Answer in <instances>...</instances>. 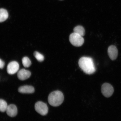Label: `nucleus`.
<instances>
[{
    "instance_id": "f257e3e1",
    "label": "nucleus",
    "mask_w": 121,
    "mask_h": 121,
    "mask_svg": "<svg viewBox=\"0 0 121 121\" xmlns=\"http://www.w3.org/2000/svg\"><path fill=\"white\" fill-rule=\"evenodd\" d=\"M78 64L83 71L87 74H92L96 71L93 60L90 57H82L79 60Z\"/></svg>"
},
{
    "instance_id": "f03ea898",
    "label": "nucleus",
    "mask_w": 121,
    "mask_h": 121,
    "mask_svg": "<svg viewBox=\"0 0 121 121\" xmlns=\"http://www.w3.org/2000/svg\"><path fill=\"white\" fill-rule=\"evenodd\" d=\"M64 99V95L62 92L56 91L50 94L48 100L50 105L53 107H57L62 103Z\"/></svg>"
},
{
    "instance_id": "7ed1b4c3",
    "label": "nucleus",
    "mask_w": 121,
    "mask_h": 121,
    "mask_svg": "<svg viewBox=\"0 0 121 121\" xmlns=\"http://www.w3.org/2000/svg\"><path fill=\"white\" fill-rule=\"evenodd\" d=\"M69 40L71 43L76 47L81 46L84 42V39L82 36L74 32L70 34Z\"/></svg>"
},
{
    "instance_id": "20e7f679",
    "label": "nucleus",
    "mask_w": 121,
    "mask_h": 121,
    "mask_svg": "<svg viewBox=\"0 0 121 121\" xmlns=\"http://www.w3.org/2000/svg\"><path fill=\"white\" fill-rule=\"evenodd\" d=\"M35 107L36 111L42 116L46 115L48 113L47 105L43 102L41 101L37 102L35 105Z\"/></svg>"
},
{
    "instance_id": "39448f33",
    "label": "nucleus",
    "mask_w": 121,
    "mask_h": 121,
    "mask_svg": "<svg viewBox=\"0 0 121 121\" xmlns=\"http://www.w3.org/2000/svg\"><path fill=\"white\" fill-rule=\"evenodd\" d=\"M101 91L104 96L109 98L112 95L114 89L111 84L105 83L103 84L101 87Z\"/></svg>"
},
{
    "instance_id": "423d86ee",
    "label": "nucleus",
    "mask_w": 121,
    "mask_h": 121,
    "mask_svg": "<svg viewBox=\"0 0 121 121\" xmlns=\"http://www.w3.org/2000/svg\"><path fill=\"white\" fill-rule=\"evenodd\" d=\"M19 69V65L17 62L12 61L8 65L7 72L9 74H14L18 72Z\"/></svg>"
},
{
    "instance_id": "0eeeda50",
    "label": "nucleus",
    "mask_w": 121,
    "mask_h": 121,
    "mask_svg": "<svg viewBox=\"0 0 121 121\" xmlns=\"http://www.w3.org/2000/svg\"><path fill=\"white\" fill-rule=\"evenodd\" d=\"M108 53L109 56L112 60H116L118 55V51L117 48L114 45H111L108 49Z\"/></svg>"
},
{
    "instance_id": "6e6552de",
    "label": "nucleus",
    "mask_w": 121,
    "mask_h": 121,
    "mask_svg": "<svg viewBox=\"0 0 121 121\" xmlns=\"http://www.w3.org/2000/svg\"><path fill=\"white\" fill-rule=\"evenodd\" d=\"M31 75V73L30 71L23 69L18 72L17 76L19 80L24 81L30 78Z\"/></svg>"
},
{
    "instance_id": "1a4fd4ad",
    "label": "nucleus",
    "mask_w": 121,
    "mask_h": 121,
    "mask_svg": "<svg viewBox=\"0 0 121 121\" xmlns=\"http://www.w3.org/2000/svg\"><path fill=\"white\" fill-rule=\"evenodd\" d=\"M6 112L8 115L10 117H14L17 114V107L15 105L11 104L8 105Z\"/></svg>"
},
{
    "instance_id": "9d476101",
    "label": "nucleus",
    "mask_w": 121,
    "mask_h": 121,
    "mask_svg": "<svg viewBox=\"0 0 121 121\" xmlns=\"http://www.w3.org/2000/svg\"><path fill=\"white\" fill-rule=\"evenodd\" d=\"M18 91L22 93H34L35 89L32 86H25L20 87Z\"/></svg>"
},
{
    "instance_id": "9b49d317",
    "label": "nucleus",
    "mask_w": 121,
    "mask_h": 121,
    "mask_svg": "<svg viewBox=\"0 0 121 121\" xmlns=\"http://www.w3.org/2000/svg\"><path fill=\"white\" fill-rule=\"evenodd\" d=\"M8 17V12L6 10L4 9H0V22L6 20Z\"/></svg>"
},
{
    "instance_id": "f8f14e48",
    "label": "nucleus",
    "mask_w": 121,
    "mask_h": 121,
    "mask_svg": "<svg viewBox=\"0 0 121 121\" xmlns=\"http://www.w3.org/2000/svg\"><path fill=\"white\" fill-rule=\"evenodd\" d=\"M74 32L80 35L83 37L85 34V30L81 26H78L75 27L73 30Z\"/></svg>"
},
{
    "instance_id": "ddd939ff",
    "label": "nucleus",
    "mask_w": 121,
    "mask_h": 121,
    "mask_svg": "<svg viewBox=\"0 0 121 121\" xmlns=\"http://www.w3.org/2000/svg\"><path fill=\"white\" fill-rule=\"evenodd\" d=\"M8 106V105L5 101L0 99V111L2 112L6 111Z\"/></svg>"
},
{
    "instance_id": "4468645a",
    "label": "nucleus",
    "mask_w": 121,
    "mask_h": 121,
    "mask_svg": "<svg viewBox=\"0 0 121 121\" xmlns=\"http://www.w3.org/2000/svg\"><path fill=\"white\" fill-rule=\"evenodd\" d=\"M22 62L23 66L26 68L29 67L31 64V62L28 57H25L22 59Z\"/></svg>"
},
{
    "instance_id": "2eb2a0df",
    "label": "nucleus",
    "mask_w": 121,
    "mask_h": 121,
    "mask_svg": "<svg viewBox=\"0 0 121 121\" xmlns=\"http://www.w3.org/2000/svg\"><path fill=\"white\" fill-rule=\"evenodd\" d=\"M34 55L38 61L40 62L43 61L44 57L43 56L37 51H35L34 53Z\"/></svg>"
},
{
    "instance_id": "dca6fc26",
    "label": "nucleus",
    "mask_w": 121,
    "mask_h": 121,
    "mask_svg": "<svg viewBox=\"0 0 121 121\" xmlns=\"http://www.w3.org/2000/svg\"><path fill=\"white\" fill-rule=\"evenodd\" d=\"M4 61L0 59V69H2L4 67Z\"/></svg>"
},
{
    "instance_id": "f3484780",
    "label": "nucleus",
    "mask_w": 121,
    "mask_h": 121,
    "mask_svg": "<svg viewBox=\"0 0 121 121\" xmlns=\"http://www.w3.org/2000/svg\"></svg>"
}]
</instances>
